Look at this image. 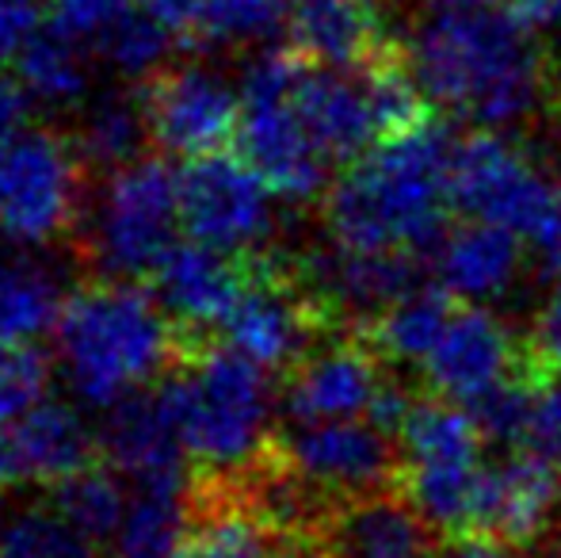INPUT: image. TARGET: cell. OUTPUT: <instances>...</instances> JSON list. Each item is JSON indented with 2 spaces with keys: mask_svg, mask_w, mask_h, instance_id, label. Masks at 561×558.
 <instances>
[{
  "mask_svg": "<svg viewBox=\"0 0 561 558\" xmlns=\"http://www.w3.org/2000/svg\"><path fill=\"white\" fill-rule=\"evenodd\" d=\"M405 66L424 100L478 130H512L558 89L535 27L508 8L428 12L409 38Z\"/></svg>",
  "mask_w": 561,
  "mask_h": 558,
  "instance_id": "obj_1",
  "label": "cell"
},
{
  "mask_svg": "<svg viewBox=\"0 0 561 558\" xmlns=\"http://www.w3.org/2000/svg\"><path fill=\"white\" fill-rule=\"evenodd\" d=\"M450 157L447 127L421 119L386 135L355 157L344 180L325 195V234L340 249H382L421 253L436 249L447 234Z\"/></svg>",
  "mask_w": 561,
  "mask_h": 558,
  "instance_id": "obj_2",
  "label": "cell"
},
{
  "mask_svg": "<svg viewBox=\"0 0 561 558\" xmlns=\"http://www.w3.org/2000/svg\"><path fill=\"white\" fill-rule=\"evenodd\" d=\"M176 356V321L134 280L69 291L54 326V367L73 402L112 413L153 390Z\"/></svg>",
  "mask_w": 561,
  "mask_h": 558,
  "instance_id": "obj_3",
  "label": "cell"
},
{
  "mask_svg": "<svg viewBox=\"0 0 561 558\" xmlns=\"http://www.w3.org/2000/svg\"><path fill=\"white\" fill-rule=\"evenodd\" d=\"M161 402L187 459L210 475H252L279 413L272 372L237 349H207L161 383Z\"/></svg>",
  "mask_w": 561,
  "mask_h": 558,
  "instance_id": "obj_4",
  "label": "cell"
},
{
  "mask_svg": "<svg viewBox=\"0 0 561 558\" xmlns=\"http://www.w3.org/2000/svg\"><path fill=\"white\" fill-rule=\"evenodd\" d=\"M180 176L153 157L107 169L81 215L84 253L107 280L153 276L180 246Z\"/></svg>",
  "mask_w": 561,
  "mask_h": 558,
  "instance_id": "obj_5",
  "label": "cell"
},
{
  "mask_svg": "<svg viewBox=\"0 0 561 558\" xmlns=\"http://www.w3.org/2000/svg\"><path fill=\"white\" fill-rule=\"evenodd\" d=\"M398 478L405 498L447 536H470L481 475V432L473 410L447 398H413L398 424Z\"/></svg>",
  "mask_w": 561,
  "mask_h": 558,
  "instance_id": "obj_6",
  "label": "cell"
},
{
  "mask_svg": "<svg viewBox=\"0 0 561 558\" xmlns=\"http://www.w3.org/2000/svg\"><path fill=\"white\" fill-rule=\"evenodd\" d=\"M306 58L287 50H267L249 61L241 77V123L237 153L260 169V176L279 192V200L306 203L329 187V161L310 135L298 104Z\"/></svg>",
  "mask_w": 561,
  "mask_h": 558,
  "instance_id": "obj_7",
  "label": "cell"
},
{
  "mask_svg": "<svg viewBox=\"0 0 561 558\" xmlns=\"http://www.w3.org/2000/svg\"><path fill=\"white\" fill-rule=\"evenodd\" d=\"M84 157L77 141L23 127L0 149V238L15 249H46L84 215Z\"/></svg>",
  "mask_w": 561,
  "mask_h": 558,
  "instance_id": "obj_8",
  "label": "cell"
},
{
  "mask_svg": "<svg viewBox=\"0 0 561 558\" xmlns=\"http://www.w3.org/2000/svg\"><path fill=\"white\" fill-rule=\"evenodd\" d=\"M279 192L241 153H210L180 172V215L192 241L229 257L272 246L279 230Z\"/></svg>",
  "mask_w": 561,
  "mask_h": 558,
  "instance_id": "obj_9",
  "label": "cell"
},
{
  "mask_svg": "<svg viewBox=\"0 0 561 558\" xmlns=\"http://www.w3.org/2000/svg\"><path fill=\"white\" fill-rule=\"evenodd\" d=\"M450 200L466 218L516 230L535 241L558 203L547 172L508 130H473L455 141Z\"/></svg>",
  "mask_w": 561,
  "mask_h": 558,
  "instance_id": "obj_10",
  "label": "cell"
},
{
  "mask_svg": "<svg viewBox=\"0 0 561 558\" xmlns=\"http://www.w3.org/2000/svg\"><path fill=\"white\" fill-rule=\"evenodd\" d=\"M390 436L370 418L306 421L283 440L279 463L318 498L340 505L390 490V478H398V444Z\"/></svg>",
  "mask_w": 561,
  "mask_h": 558,
  "instance_id": "obj_11",
  "label": "cell"
},
{
  "mask_svg": "<svg viewBox=\"0 0 561 558\" xmlns=\"http://www.w3.org/2000/svg\"><path fill=\"white\" fill-rule=\"evenodd\" d=\"M141 100H146L149 141H157L169 157L199 161L222 153L226 141L237 138L241 81H229L210 61H184L164 69Z\"/></svg>",
  "mask_w": 561,
  "mask_h": 558,
  "instance_id": "obj_12",
  "label": "cell"
},
{
  "mask_svg": "<svg viewBox=\"0 0 561 558\" xmlns=\"http://www.w3.org/2000/svg\"><path fill=\"white\" fill-rule=\"evenodd\" d=\"M531 364V352L524 356L501 314H493L485 303H462L455 306L444 337L424 360V375L439 398L473 410Z\"/></svg>",
  "mask_w": 561,
  "mask_h": 558,
  "instance_id": "obj_13",
  "label": "cell"
},
{
  "mask_svg": "<svg viewBox=\"0 0 561 558\" xmlns=\"http://www.w3.org/2000/svg\"><path fill=\"white\" fill-rule=\"evenodd\" d=\"M325 314L329 310L310 287H298L283 276H252L229 306L222 333L229 349L267 372H279V367H295L306 352L318 349L313 341L325 326Z\"/></svg>",
  "mask_w": 561,
  "mask_h": 558,
  "instance_id": "obj_14",
  "label": "cell"
},
{
  "mask_svg": "<svg viewBox=\"0 0 561 558\" xmlns=\"http://www.w3.org/2000/svg\"><path fill=\"white\" fill-rule=\"evenodd\" d=\"M561 501L558 459L527 447H508L496 463H485L470 536H493L512 547L535 544L554 521Z\"/></svg>",
  "mask_w": 561,
  "mask_h": 558,
  "instance_id": "obj_15",
  "label": "cell"
},
{
  "mask_svg": "<svg viewBox=\"0 0 561 558\" xmlns=\"http://www.w3.org/2000/svg\"><path fill=\"white\" fill-rule=\"evenodd\" d=\"M390 387V375L378 364L375 344L333 341L306 352L283 395V410L295 424L370 418Z\"/></svg>",
  "mask_w": 561,
  "mask_h": 558,
  "instance_id": "obj_16",
  "label": "cell"
},
{
  "mask_svg": "<svg viewBox=\"0 0 561 558\" xmlns=\"http://www.w3.org/2000/svg\"><path fill=\"white\" fill-rule=\"evenodd\" d=\"M318 532L325 558H439L436 524L393 490L340 501Z\"/></svg>",
  "mask_w": 561,
  "mask_h": 558,
  "instance_id": "obj_17",
  "label": "cell"
},
{
  "mask_svg": "<svg viewBox=\"0 0 561 558\" xmlns=\"http://www.w3.org/2000/svg\"><path fill=\"white\" fill-rule=\"evenodd\" d=\"M306 287L318 295L329 314L352 321H375L413 291V253H382V249H329L310 257Z\"/></svg>",
  "mask_w": 561,
  "mask_h": 558,
  "instance_id": "obj_18",
  "label": "cell"
},
{
  "mask_svg": "<svg viewBox=\"0 0 561 558\" xmlns=\"http://www.w3.org/2000/svg\"><path fill=\"white\" fill-rule=\"evenodd\" d=\"M524 234L470 218L436 246V280L458 303H496L524 276Z\"/></svg>",
  "mask_w": 561,
  "mask_h": 558,
  "instance_id": "obj_19",
  "label": "cell"
},
{
  "mask_svg": "<svg viewBox=\"0 0 561 558\" xmlns=\"http://www.w3.org/2000/svg\"><path fill=\"white\" fill-rule=\"evenodd\" d=\"M104 452L115 475L130 486H187L192 459L161 395H138L115 406L104 424Z\"/></svg>",
  "mask_w": 561,
  "mask_h": 558,
  "instance_id": "obj_20",
  "label": "cell"
},
{
  "mask_svg": "<svg viewBox=\"0 0 561 558\" xmlns=\"http://www.w3.org/2000/svg\"><path fill=\"white\" fill-rule=\"evenodd\" d=\"M241 287L244 276L237 269V257L218 253V249L192 238L180 241L153 272V295L172 314V321L184 329L222 326Z\"/></svg>",
  "mask_w": 561,
  "mask_h": 558,
  "instance_id": "obj_21",
  "label": "cell"
},
{
  "mask_svg": "<svg viewBox=\"0 0 561 558\" xmlns=\"http://www.w3.org/2000/svg\"><path fill=\"white\" fill-rule=\"evenodd\" d=\"M20 478L31 486H66L81 470H89L96 432L84 421L81 402L73 398H38L12 424Z\"/></svg>",
  "mask_w": 561,
  "mask_h": 558,
  "instance_id": "obj_22",
  "label": "cell"
},
{
  "mask_svg": "<svg viewBox=\"0 0 561 558\" xmlns=\"http://www.w3.org/2000/svg\"><path fill=\"white\" fill-rule=\"evenodd\" d=\"M295 50L313 66L359 69L386 54V27L375 0H290Z\"/></svg>",
  "mask_w": 561,
  "mask_h": 558,
  "instance_id": "obj_23",
  "label": "cell"
},
{
  "mask_svg": "<svg viewBox=\"0 0 561 558\" xmlns=\"http://www.w3.org/2000/svg\"><path fill=\"white\" fill-rule=\"evenodd\" d=\"M66 298L58 269L38 249L12 246L0 253V356L31 352L43 337H54Z\"/></svg>",
  "mask_w": 561,
  "mask_h": 558,
  "instance_id": "obj_24",
  "label": "cell"
},
{
  "mask_svg": "<svg viewBox=\"0 0 561 558\" xmlns=\"http://www.w3.org/2000/svg\"><path fill=\"white\" fill-rule=\"evenodd\" d=\"M481 432L504 447L561 455V379L531 364L508 387L473 406Z\"/></svg>",
  "mask_w": 561,
  "mask_h": 558,
  "instance_id": "obj_25",
  "label": "cell"
},
{
  "mask_svg": "<svg viewBox=\"0 0 561 558\" xmlns=\"http://www.w3.org/2000/svg\"><path fill=\"white\" fill-rule=\"evenodd\" d=\"M192 532L187 486H130V501L107 539L112 558H172Z\"/></svg>",
  "mask_w": 561,
  "mask_h": 558,
  "instance_id": "obj_26",
  "label": "cell"
},
{
  "mask_svg": "<svg viewBox=\"0 0 561 558\" xmlns=\"http://www.w3.org/2000/svg\"><path fill=\"white\" fill-rule=\"evenodd\" d=\"M15 81L23 96L46 112H77L92 96L89 46L73 43L61 31H43L15 61Z\"/></svg>",
  "mask_w": 561,
  "mask_h": 558,
  "instance_id": "obj_27",
  "label": "cell"
},
{
  "mask_svg": "<svg viewBox=\"0 0 561 558\" xmlns=\"http://www.w3.org/2000/svg\"><path fill=\"white\" fill-rule=\"evenodd\" d=\"M458 298L447 295L444 287H413L398 298L386 314L370 321V344L378 356L393 360V364H421L436 341L444 337L450 314H455Z\"/></svg>",
  "mask_w": 561,
  "mask_h": 558,
  "instance_id": "obj_28",
  "label": "cell"
},
{
  "mask_svg": "<svg viewBox=\"0 0 561 558\" xmlns=\"http://www.w3.org/2000/svg\"><path fill=\"white\" fill-rule=\"evenodd\" d=\"M77 119V149L89 164L100 169H118V164L141 157V146L149 138L146 119V100L130 96V92H100L89 96Z\"/></svg>",
  "mask_w": 561,
  "mask_h": 558,
  "instance_id": "obj_29",
  "label": "cell"
},
{
  "mask_svg": "<svg viewBox=\"0 0 561 558\" xmlns=\"http://www.w3.org/2000/svg\"><path fill=\"white\" fill-rule=\"evenodd\" d=\"M126 501H130V482L123 475L89 467L77 478H69L66 486H58V501L54 505L92 544H107L112 532L118 528V521H123Z\"/></svg>",
  "mask_w": 561,
  "mask_h": 558,
  "instance_id": "obj_30",
  "label": "cell"
},
{
  "mask_svg": "<svg viewBox=\"0 0 561 558\" xmlns=\"http://www.w3.org/2000/svg\"><path fill=\"white\" fill-rule=\"evenodd\" d=\"M0 547L15 558H92L96 544L61 516L58 505H27L0 521Z\"/></svg>",
  "mask_w": 561,
  "mask_h": 558,
  "instance_id": "obj_31",
  "label": "cell"
},
{
  "mask_svg": "<svg viewBox=\"0 0 561 558\" xmlns=\"http://www.w3.org/2000/svg\"><path fill=\"white\" fill-rule=\"evenodd\" d=\"M275 528L252 509H222L187 532L172 558H272Z\"/></svg>",
  "mask_w": 561,
  "mask_h": 558,
  "instance_id": "obj_32",
  "label": "cell"
},
{
  "mask_svg": "<svg viewBox=\"0 0 561 558\" xmlns=\"http://www.w3.org/2000/svg\"><path fill=\"white\" fill-rule=\"evenodd\" d=\"M290 20V0H210L199 35L215 46H260Z\"/></svg>",
  "mask_w": 561,
  "mask_h": 558,
  "instance_id": "obj_33",
  "label": "cell"
},
{
  "mask_svg": "<svg viewBox=\"0 0 561 558\" xmlns=\"http://www.w3.org/2000/svg\"><path fill=\"white\" fill-rule=\"evenodd\" d=\"M176 43L180 38L172 35L169 27H161L153 15H146L138 8L123 27H115L112 35L104 38V46H100L96 54L123 77H153L157 69L169 61Z\"/></svg>",
  "mask_w": 561,
  "mask_h": 558,
  "instance_id": "obj_34",
  "label": "cell"
},
{
  "mask_svg": "<svg viewBox=\"0 0 561 558\" xmlns=\"http://www.w3.org/2000/svg\"><path fill=\"white\" fill-rule=\"evenodd\" d=\"M46 12L54 31L100 50L104 38L138 12V0H46Z\"/></svg>",
  "mask_w": 561,
  "mask_h": 558,
  "instance_id": "obj_35",
  "label": "cell"
},
{
  "mask_svg": "<svg viewBox=\"0 0 561 558\" xmlns=\"http://www.w3.org/2000/svg\"><path fill=\"white\" fill-rule=\"evenodd\" d=\"M38 398H46V367L35 349L4 352L0 356V429H12Z\"/></svg>",
  "mask_w": 561,
  "mask_h": 558,
  "instance_id": "obj_36",
  "label": "cell"
},
{
  "mask_svg": "<svg viewBox=\"0 0 561 558\" xmlns=\"http://www.w3.org/2000/svg\"><path fill=\"white\" fill-rule=\"evenodd\" d=\"M43 0H0V69L15 66L20 54L43 35Z\"/></svg>",
  "mask_w": 561,
  "mask_h": 558,
  "instance_id": "obj_37",
  "label": "cell"
},
{
  "mask_svg": "<svg viewBox=\"0 0 561 558\" xmlns=\"http://www.w3.org/2000/svg\"><path fill=\"white\" fill-rule=\"evenodd\" d=\"M527 352H531V360L542 367V372H550L554 379H561V272H558V280L550 283L539 314H535Z\"/></svg>",
  "mask_w": 561,
  "mask_h": 558,
  "instance_id": "obj_38",
  "label": "cell"
},
{
  "mask_svg": "<svg viewBox=\"0 0 561 558\" xmlns=\"http://www.w3.org/2000/svg\"><path fill=\"white\" fill-rule=\"evenodd\" d=\"M210 0H138V8L146 15H153L161 27H169L176 38L199 35L203 15H207Z\"/></svg>",
  "mask_w": 561,
  "mask_h": 558,
  "instance_id": "obj_39",
  "label": "cell"
},
{
  "mask_svg": "<svg viewBox=\"0 0 561 558\" xmlns=\"http://www.w3.org/2000/svg\"><path fill=\"white\" fill-rule=\"evenodd\" d=\"M27 107H31V100L23 96L20 81L0 77V149L27 127Z\"/></svg>",
  "mask_w": 561,
  "mask_h": 558,
  "instance_id": "obj_40",
  "label": "cell"
},
{
  "mask_svg": "<svg viewBox=\"0 0 561 558\" xmlns=\"http://www.w3.org/2000/svg\"><path fill=\"white\" fill-rule=\"evenodd\" d=\"M535 246H539L542 261L554 272H561V192H558V203H554V210H550V218L542 223V230L535 234Z\"/></svg>",
  "mask_w": 561,
  "mask_h": 558,
  "instance_id": "obj_41",
  "label": "cell"
},
{
  "mask_svg": "<svg viewBox=\"0 0 561 558\" xmlns=\"http://www.w3.org/2000/svg\"><path fill=\"white\" fill-rule=\"evenodd\" d=\"M447 558H519L512 551V544L504 539H493V536H462V544L450 547Z\"/></svg>",
  "mask_w": 561,
  "mask_h": 558,
  "instance_id": "obj_42",
  "label": "cell"
},
{
  "mask_svg": "<svg viewBox=\"0 0 561 558\" xmlns=\"http://www.w3.org/2000/svg\"><path fill=\"white\" fill-rule=\"evenodd\" d=\"M516 12L531 27H558L561 31V0H516Z\"/></svg>",
  "mask_w": 561,
  "mask_h": 558,
  "instance_id": "obj_43",
  "label": "cell"
},
{
  "mask_svg": "<svg viewBox=\"0 0 561 558\" xmlns=\"http://www.w3.org/2000/svg\"><path fill=\"white\" fill-rule=\"evenodd\" d=\"M20 459H15L12 429H0V493H8L12 486H20Z\"/></svg>",
  "mask_w": 561,
  "mask_h": 558,
  "instance_id": "obj_44",
  "label": "cell"
},
{
  "mask_svg": "<svg viewBox=\"0 0 561 558\" xmlns=\"http://www.w3.org/2000/svg\"><path fill=\"white\" fill-rule=\"evenodd\" d=\"M424 12H485V8H504L508 0H416Z\"/></svg>",
  "mask_w": 561,
  "mask_h": 558,
  "instance_id": "obj_45",
  "label": "cell"
},
{
  "mask_svg": "<svg viewBox=\"0 0 561 558\" xmlns=\"http://www.w3.org/2000/svg\"><path fill=\"white\" fill-rule=\"evenodd\" d=\"M0 558H15L12 551H8V547H0Z\"/></svg>",
  "mask_w": 561,
  "mask_h": 558,
  "instance_id": "obj_46",
  "label": "cell"
},
{
  "mask_svg": "<svg viewBox=\"0 0 561 558\" xmlns=\"http://www.w3.org/2000/svg\"><path fill=\"white\" fill-rule=\"evenodd\" d=\"M554 96H558V107H561V81H558V89H554Z\"/></svg>",
  "mask_w": 561,
  "mask_h": 558,
  "instance_id": "obj_47",
  "label": "cell"
}]
</instances>
